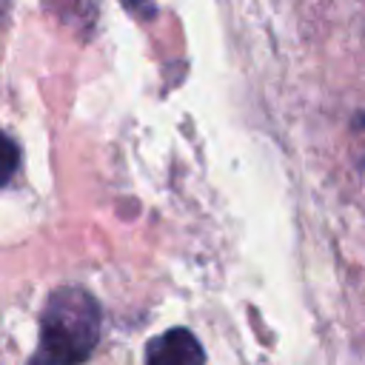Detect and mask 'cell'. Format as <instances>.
<instances>
[{"mask_svg": "<svg viewBox=\"0 0 365 365\" xmlns=\"http://www.w3.org/2000/svg\"><path fill=\"white\" fill-rule=\"evenodd\" d=\"M17 168H20V148L9 134L0 131V185L9 182Z\"/></svg>", "mask_w": 365, "mask_h": 365, "instance_id": "cell-3", "label": "cell"}, {"mask_svg": "<svg viewBox=\"0 0 365 365\" xmlns=\"http://www.w3.org/2000/svg\"><path fill=\"white\" fill-rule=\"evenodd\" d=\"M100 302L80 285L57 288L40 314V336L29 365H80L100 342Z\"/></svg>", "mask_w": 365, "mask_h": 365, "instance_id": "cell-1", "label": "cell"}, {"mask_svg": "<svg viewBox=\"0 0 365 365\" xmlns=\"http://www.w3.org/2000/svg\"><path fill=\"white\" fill-rule=\"evenodd\" d=\"M145 365H205V351L188 328H168L148 339Z\"/></svg>", "mask_w": 365, "mask_h": 365, "instance_id": "cell-2", "label": "cell"}]
</instances>
